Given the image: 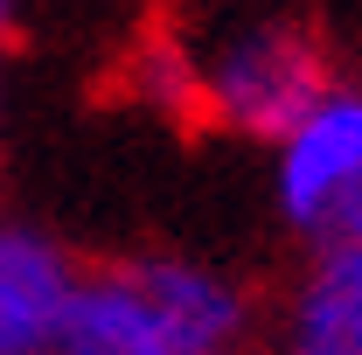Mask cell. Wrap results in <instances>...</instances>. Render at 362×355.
Wrapping results in <instances>:
<instances>
[{
	"mask_svg": "<svg viewBox=\"0 0 362 355\" xmlns=\"http://www.w3.org/2000/svg\"><path fill=\"white\" fill-rule=\"evenodd\" d=\"M139 293L160 313V334L175 355H230L251 327V300L230 272L202 258H133Z\"/></svg>",
	"mask_w": 362,
	"mask_h": 355,
	"instance_id": "4",
	"label": "cell"
},
{
	"mask_svg": "<svg viewBox=\"0 0 362 355\" xmlns=\"http://www.w3.org/2000/svg\"><path fill=\"white\" fill-rule=\"evenodd\" d=\"M327 237H362V188L349 195V209H341V216L327 223ZM314 244H320V237H314Z\"/></svg>",
	"mask_w": 362,
	"mask_h": 355,
	"instance_id": "7",
	"label": "cell"
},
{
	"mask_svg": "<svg viewBox=\"0 0 362 355\" xmlns=\"http://www.w3.org/2000/svg\"><path fill=\"white\" fill-rule=\"evenodd\" d=\"M279 355H362V237H320L286 320Z\"/></svg>",
	"mask_w": 362,
	"mask_h": 355,
	"instance_id": "5",
	"label": "cell"
},
{
	"mask_svg": "<svg viewBox=\"0 0 362 355\" xmlns=\"http://www.w3.org/2000/svg\"><path fill=\"white\" fill-rule=\"evenodd\" d=\"M195 84H202V112L230 126L244 139H279L293 133L320 98H327V63L300 28H237L230 42H216L195 63Z\"/></svg>",
	"mask_w": 362,
	"mask_h": 355,
	"instance_id": "1",
	"label": "cell"
},
{
	"mask_svg": "<svg viewBox=\"0 0 362 355\" xmlns=\"http://www.w3.org/2000/svg\"><path fill=\"white\" fill-rule=\"evenodd\" d=\"M7 14H14V0H0V28H7Z\"/></svg>",
	"mask_w": 362,
	"mask_h": 355,
	"instance_id": "8",
	"label": "cell"
},
{
	"mask_svg": "<svg viewBox=\"0 0 362 355\" xmlns=\"http://www.w3.org/2000/svg\"><path fill=\"white\" fill-rule=\"evenodd\" d=\"M77 286L84 272L49 230L0 223V355H56Z\"/></svg>",
	"mask_w": 362,
	"mask_h": 355,
	"instance_id": "3",
	"label": "cell"
},
{
	"mask_svg": "<svg viewBox=\"0 0 362 355\" xmlns=\"http://www.w3.org/2000/svg\"><path fill=\"white\" fill-rule=\"evenodd\" d=\"M362 188V91H327L314 112L279 139L272 161V202L307 237H327V223Z\"/></svg>",
	"mask_w": 362,
	"mask_h": 355,
	"instance_id": "2",
	"label": "cell"
},
{
	"mask_svg": "<svg viewBox=\"0 0 362 355\" xmlns=\"http://www.w3.org/2000/svg\"><path fill=\"white\" fill-rule=\"evenodd\" d=\"M56 355H175V349L160 334L153 300L139 293L133 265H112V272H84Z\"/></svg>",
	"mask_w": 362,
	"mask_h": 355,
	"instance_id": "6",
	"label": "cell"
}]
</instances>
